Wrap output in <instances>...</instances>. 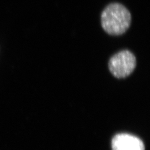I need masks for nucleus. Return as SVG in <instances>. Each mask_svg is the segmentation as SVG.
I'll return each mask as SVG.
<instances>
[{
  "label": "nucleus",
  "instance_id": "1",
  "mask_svg": "<svg viewBox=\"0 0 150 150\" xmlns=\"http://www.w3.org/2000/svg\"><path fill=\"white\" fill-rule=\"evenodd\" d=\"M101 20L105 32L110 35L119 36L129 29L131 15L128 9L122 4L112 3L102 11Z\"/></svg>",
  "mask_w": 150,
  "mask_h": 150
},
{
  "label": "nucleus",
  "instance_id": "2",
  "mask_svg": "<svg viewBox=\"0 0 150 150\" xmlns=\"http://www.w3.org/2000/svg\"><path fill=\"white\" fill-rule=\"evenodd\" d=\"M136 66V57L129 50H123L115 54L108 64L111 74L118 79L127 77L134 71Z\"/></svg>",
  "mask_w": 150,
  "mask_h": 150
},
{
  "label": "nucleus",
  "instance_id": "3",
  "mask_svg": "<svg viewBox=\"0 0 150 150\" xmlns=\"http://www.w3.org/2000/svg\"><path fill=\"white\" fill-rule=\"evenodd\" d=\"M111 146L112 150H145V145L139 138L127 134L115 136Z\"/></svg>",
  "mask_w": 150,
  "mask_h": 150
}]
</instances>
